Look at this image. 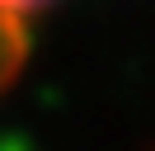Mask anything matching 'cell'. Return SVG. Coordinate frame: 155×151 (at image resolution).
Instances as JSON below:
<instances>
[{"label":"cell","instance_id":"1","mask_svg":"<svg viewBox=\"0 0 155 151\" xmlns=\"http://www.w3.org/2000/svg\"><path fill=\"white\" fill-rule=\"evenodd\" d=\"M57 0H0V94L24 76L33 52V33H38L42 14H52Z\"/></svg>","mask_w":155,"mask_h":151}]
</instances>
